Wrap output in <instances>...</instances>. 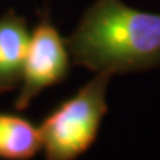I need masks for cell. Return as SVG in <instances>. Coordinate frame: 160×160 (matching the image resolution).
<instances>
[{
    "label": "cell",
    "instance_id": "6da1fadb",
    "mask_svg": "<svg viewBox=\"0 0 160 160\" xmlns=\"http://www.w3.org/2000/svg\"><path fill=\"white\" fill-rule=\"evenodd\" d=\"M76 65L110 76L160 67V13L97 0L65 39Z\"/></svg>",
    "mask_w": 160,
    "mask_h": 160
},
{
    "label": "cell",
    "instance_id": "7a4b0ae2",
    "mask_svg": "<svg viewBox=\"0 0 160 160\" xmlns=\"http://www.w3.org/2000/svg\"><path fill=\"white\" fill-rule=\"evenodd\" d=\"M110 79L107 73H97L74 95L48 113L39 128L45 160H77L92 147L108 111Z\"/></svg>",
    "mask_w": 160,
    "mask_h": 160
},
{
    "label": "cell",
    "instance_id": "3957f363",
    "mask_svg": "<svg viewBox=\"0 0 160 160\" xmlns=\"http://www.w3.org/2000/svg\"><path fill=\"white\" fill-rule=\"evenodd\" d=\"M70 67L67 42L52 22L49 8L45 6L39 12V22L30 34L21 79L22 86L13 102L15 108L27 110L42 91L65 82Z\"/></svg>",
    "mask_w": 160,
    "mask_h": 160
},
{
    "label": "cell",
    "instance_id": "277c9868",
    "mask_svg": "<svg viewBox=\"0 0 160 160\" xmlns=\"http://www.w3.org/2000/svg\"><path fill=\"white\" fill-rule=\"evenodd\" d=\"M28 42L27 19L8 9L0 17V95L15 91L21 83Z\"/></svg>",
    "mask_w": 160,
    "mask_h": 160
},
{
    "label": "cell",
    "instance_id": "5b68a950",
    "mask_svg": "<svg viewBox=\"0 0 160 160\" xmlns=\"http://www.w3.org/2000/svg\"><path fill=\"white\" fill-rule=\"evenodd\" d=\"M42 148L40 129L28 117L0 111V160H31Z\"/></svg>",
    "mask_w": 160,
    "mask_h": 160
}]
</instances>
